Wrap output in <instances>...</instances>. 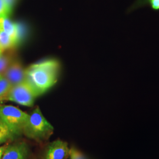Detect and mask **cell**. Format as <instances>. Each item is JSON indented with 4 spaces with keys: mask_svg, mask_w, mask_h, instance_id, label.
Returning a JSON list of instances; mask_svg holds the SVG:
<instances>
[{
    "mask_svg": "<svg viewBox=\"0 0 159 159\" xmlns=\"http://www.w3.org/2000/svg\"><path fill=\"white\" fill-rule=\"evenodd\" d=\"M60 63L49 59L33 64L25 69V81L38 97L57 83Z\"/></svg>",
    "mask_w": 159,
    "mask_h": 159,
    "instance_id": "6da1fadb",
    "label": "cell"
},
{
    "mask_svg": "<svg viewBox=\"0 0 159 159\" xmlns=\"http://www.w3.org/2000/svg\"><path fill=\"white\" fill-rule=\"evenodd\" d=\"M53 131L52 125L44 117L40 108L37 107L29 115L23 134L30 139L41 142L48 139Z\"/></svg>",
    "mask_w": 159,
    "mask_h": 159,
    "instance_id": "7a4b0ae2",
    "label": "cell"
},
{
    "mask_svg": "<svg viewBox=\"0 0 159 159\" xmlns=\"http://www.w3.org/2000/svg\"><path fill=\"white\" fill-rule=\"evenodd\" d=\"M29 115L12 106H0V119L6 124L14 136L23 134Z\"/></svg>",
    "mask_w": 159,
    "mask_h": 159,
    "instance_id": "3957f363",
    "label": "cell"
},
{
    "mask_svg": "<svg viewBox=\"0 0 159 159\" xmlns=\"http://www.w3.org/2000/svg\"><path fill=\"white\" fill-rule=\"evenodd\" d=\"M36 97L31 87L25 81L20 84L12 86L8 96V100L31 107L33 106Z\"/></svg>",
    "mask_w": 159,
    "mask_h": 159,
    "instance_id": "277c9868",
    "label": "cell"
},
{
    "mask_svg": "<svg viewBox=\"0 0 159 159\" xmlns=\"http://www.w3.org/2000/svg\"><path fill=\"white\" fill-rule=\"evenodd\" d=\"M25 69L21 64L14 61L10 64L2 75L10 83L12 86L17 85L25 81Z\"/></svg>",
    "mask_w": 159,
    "mask_h": 159,
    "instance_id": "5b68a950",
    "label": "cell"
},
{
    "mask_svg": "<svg viewBox=\"0 0 159 159\" xmlns=\"http://www.w3.org/2000/svg\"><path fill=\"white\" fill-rule=\"evenodd\" d=\"M68 153L67 143L57 140L49 144L46 150L45 159H64Z\"/></svg>",
    "mask_w": 159,
    "mask_h": 159,
    "instance_id": "8992f818",
    "label": "cell"
},
{
    "mask_svg": "<svg viewBox=\"0 0 159 159\" xmlns=\"http://www.w3.org/2000/svg\"><path fill=\"white\" fill-rule=\"evenodd\" d=\"M29 148L24 142L15 143L7 146L1 159H27Z\"/></svg>",
    "mask_w": 159,
    "mask_h": 159,
    "instance_id": "52a82bcc",
    "label": "cell"
},
{
    "mask_svg": "<svg viewBox=\"0 0 159 159\" xmlns=\"http://www.w3.org/2000/svg\"><path fill=\"white\" fill-rule=\"evenodd\" d=\"M0 31H4L10 35L16 41L17 45V23L11 22L8 17H0Z\"/></svg>",
    "mask_w": 159,
    "mask_h": 159,
    "instance_id": "ba28073f",
    "label": "cell"
},
{
    "mask_svg": "<svg viewBox=\"0 0 159 159\" xmlns=\"http://www.w3.org/2000/svg\"><path fill=\"white\" fill-rule=\"evenodd\" d=\"M14 46H16L14 39L7 33L0 31V48L2 52Z\"/></svg>",
    "mask_w": 159,
    "mask_h": 159,
    "instance_id": "9c48e42d",
    "label": "cell"
},
{
    "mask_svg": "<svg viewBox=\"0 0 159 159\" xmlns=\"http://www.w3.org/2000/svg\"><path fill=\"white\" fill-rule=\"evenodd\" d=\"M11 87L8 80L2 75L0 77V102L8 100V96Z\"/></svg>",
    "mask_w": 159,
    "mask_h": 159,
    "instance_id": "30bf717a",
    "label": "cell"
},
{
    "mask_svg": "<svg viewBox=\"0 0 159 159\" xmlns=\"http://www.w3.org/2000/svg\"><path fill=\"white\" fill-rule=\"evenodd\" d=\"M13 137L8 127L0 119V144L11 139Z\"/></svg>",
    "mask_w": 159,
    "mask_h": 159,
    "instance_id": "8fae6325",
    "label": "cell"
},
{
    "mask_svg": "<svg viewBox=\"0 0 159 159\" xmlns=\"http://www.w3.org/2000/svg\"><path fill=\"white\" fill-rule=\"evenodd\" d=\"M17 45H19L26 38L27 29L26 25L21 23H17Z\"/></svg>",
    "mask_w": 159,
    "mask_h": 159,
    "instance_id": "7c38bea8",
    "label": "cell"
},
{
    "mask_svg": "<svg viewBox=\"0 0 159 159\" xmlns=\"http://www.w3.org/2000/svg\"><path fill=\"white\" fill-rule=\"evenodd\" d=\"M12 63L11 58L1 54L0 56V74L3 75L10 64Z\"/></svg>",
    "mask_w": 159,
    "mask_h": 159,
    "instance_id": "4fadbf2b",
    "label": "cell"
},
{
    "mask_svg": "<svg viewBox=\"0 0 159 159\" xmlns=\"http://www.w3.org/2000/svg\"><path fill=\"white\" fill-rule=\"evenodd\" d=\"M69 155L70 159H87L84 154L74 148H71L69 150Z\"/></svg>",
    "mask_w": 159,
    "mask_h": 159,
    "instance_id": "5bb4252c",
    "label": "cell"
},
{
    "mask_svg": "<svg viewBox=\"0 0 159 159\" xmlns=\"http://www.w3.org/2000/svg\"><path fill=\"white\" fill-rule=\"evenodd\" d=\"M11 13L8 10L6 3L4 0H0V17L7 16L9 17Z\"/></svg>",
    "mask_w": 159,
    "mask_h": 159,
    "instance_id": "9a60e30c",
    "label": "cell"
},
{
    "mask_svg": "<svg viewBox=\"0 0 159 159\" xmlns=\"http://www.w3.org/2000/svg\"><path fill=\"white\" fill-rule=\"evenodd\" d=\"M5 3H6V6L8 8V10H9L11 14L12 9L14 7V5L17 1V0H4Z\"/></svg>",
    "mask_w": 159,
    "mask_h": 159,
    "instance_id": "2e32d148",
    "label": "cell"
},
{
    "mask_svg": "<svg viewBox=\"0 0 159 159\" xmlns=\"http://www.w3.org/2000/svg\"><path fill=\"white\" fill-rule=\"evenodd\" d=\"M6 148H7L6 146H4L0 147V159H1V157H2V156L3 153H4V150H5Z\"/></svg>",
    "mask_w": 159,
    "mask_h": 159,
    "instance_id": "e0dca14e",
    "label": "cell"
},
{
    "mask_svg": "<svg viewBox=\"0 0 159 159\" xmlns=\"http://www.w3.org/2000/svg\"><path fill=\"white\" fill-rule=\"evenodd\" d=\"M1 54H2V52H1V51H0V56H1Z\"/></svg>",
    "mask_w": 159,
    "mask_h": 159,
    "instance_id": "ac0fdd59",
    "label": "cell"
},
{
    "mask_svg": "<svg viewBox=\"0 0 159 159\" xmlns=\"http://www.w3.org/2000/svg\"><path fill=\"white\" fill-rule=\"evenodd\" d=\"M2 75H1V74H0V77H1Z\"/></svg>",
    "mask_w": 159,
    "mask_h": 159,
    "instance_id": "d6986e66",
    "label": "cell"
},
{
    "mask_svg": "<svg viewBox=\"0 0 159 159\" xmlns=\"http://www.w3.org/2000/svg\"><path fill=\"white\" fill-rule=\"evenodd\" d=\"M0 51H1V52H2V51H1V48H0Z\"/></svg>",
    "mask_w": 159,
    "mask_h": 159,
    "instance_id": "ffe728a7",
    "label": "cell"
}]
</instances>
